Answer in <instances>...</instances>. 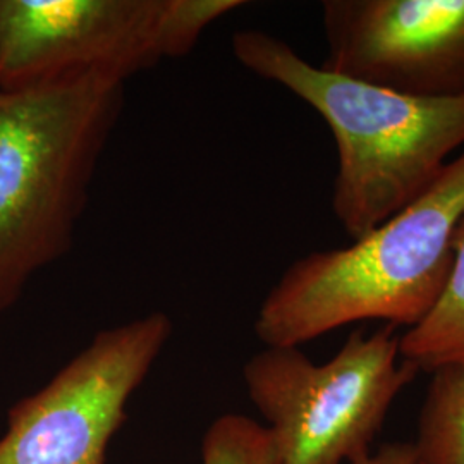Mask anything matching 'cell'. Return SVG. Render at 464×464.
<instances>
[{
    "instance_id": "cell-2",
    "label": "cell",
    "mask_w": 464,
    "mask_h": 464,
    "mask_svg": "<svg viewBox=\"0 0 464 464\" xmlns=\"http://www.w3.org/2000/svg\"><path fill=\"white\" fill-rule=\"evenodd\" d=\"M124 82L99 72L0 90V312L72 246Z\"/></svg>"
},
{
    "instance_id": "cell-6",
    "label": "cell",
    "mask_w": 464,
    "mask_h": 464,
    "mask_svg": "<svg viewBox=\"0 0 464 464\" xmlns=\"http://www.w3.org/2000/svg\"><path fill=\"white\" fill-rule=\"evenodd\" d=\"M164 0H0V90L99 72L126 83L162 61Z\"/></svg>"
},
{
    "instance_id": "cell-4",
    "label": "cell",
    "mask_w": 464,
    "mask_h": 464,
    "mask_svg": "<svg viewBox=\"0 0 464 464\" xmlns=\"http://www.w3.org/2000/svg\"><path fill=\"white\" fill-rule=\"evenodd\" d=\"M418 372L401 358L396 327L385 325L351 332L322 365L296 346H266L243 375L281 464H351L372 454L392 402Z\"/></svg>"
},
{
    "instance_id": "cell-3",
    "label": "cell",
    "mask_w": 464,
    "mask_h": 464,
    "mask_svg": "<svg viewBox=\"0 0 464 464\" xmlns=\"http://www.w3.org/2000/svg\"><path fill=\"white\" fill-rule=\"evenodd\" d=\"M463 217L464 151L427 193L365 237L289 266L258 310V339L299 348L363 320L413 329L446 287Z\"/></svg>"
},
{
    "instance_id": "cell-5",
    "label": "cell",
    "mask_w": 464,
    "mask_h": 464,
    "mask_svg": "<svg viewBox=\"0 0 464 464\" xmlns=\"http://www.w3.org/2000/svg\"><path fill=\"white\" fill-rule=\"evenodd\" d=\"M170 334L164 312L99 332L44 389L9 410L0 464H105L128 401Z\"/></svg>"
},
{
    "instance_id": "cell-7",
    "label": "cell",
    "mask_w": 464,
    "mask_h": 464,
    "mask_svg": "<svg viewBox=\"0 0 464 464\" xmlns=\"http://www.w3.org/2000/svg\"><path fill=\"white\" fill-rule=\"evenodd\" d=\"M325 71L418 99H464V0H325Z\"/></svg>"
},
{
    "instance_id": "cell-10",
    "label": "cell",
    "mask_w": 464,
    "mask_h": 464,
    "mask_svg": "<svg viewBox=\"0 0 464 464\" xmlns=\"http://www.w3.org/2000/svg\"><path fill=\"white\" fill-rule=\"evenodd\" d=\"M203 464H281L266 427L248 416L217 418L203 437Z\"/></svg>"
},
{
    "instance_id": "cell-1",
    "label": "cell",
    "mask_w": 464,
    "mask_h": 464,
    "mask_svg": "<svg viewBox=\"0 0 464 464\" xmlns=\"http://www.w3.org/2000/svg\"><path fill=\"white\" fill-rule=\"evenodd\" d=\"M232 52L329 124L337 149L332 208L353 241L427 193L464 145V99H418L351 80L260 30L236 32Z\"/></svg>"
},
{
    "instance_id": "cell-8",
    "label": "cell",
    "mask_w": 464,
    "mask_h": 464,
    "mask_svg": "<svg viewBox=\"0 0 464 464\" xmlns=\"http://www.w3.org/2000/svg\"><path fill=\"white\" fill-rule=\"evenodd\" d=\"M401 358L423 372L464 363V217L446 287L430 314L401 337Z\"/></svg>"
},
{
    "instance_id": "cell-12",
    "label": "cell",
    "mask_w": 464,
    "mask_h": 464,
    "mask_svg": "<svg viewBox=\"0 0 464 464\" xmlns=\"http://www.w3.org/2000/svg\"><path fill=\"white\" fill-rule=\"evenodd\" d=\"M351 464H420L413 442H389L373 454Z\"/></svg>"
},
{
    "instance_id": "cell-9",
    "label": "cell",
    "mask_w": 464,
    "mask_h": 464,
    "mask_svg": "<svg viewBox=\"0 0 464 464\" xmlns=\"http://www.w3.org/2000/svg\"><path fill=\"white\" fill-rule=\"evenodd\" d=\"M413 444L420 464H464V363L431 372Z\"/></svg>"
},
{
    "instance_id": "cell-11",
    "label": "cell",
    "mask_w": 464,
    "mask_h": 464,
    "mask_svg": "<svg viewBox=\"0 0 464 464\" xmlns=\"http://www.w3.org/2000/svg\"><path fill=\"white\" fill-rule=\"evenodd\" d=\"M245 4L243 0H164L159 26L160 57H184L212 23Z\"/></svg>"
}]
</instances>
